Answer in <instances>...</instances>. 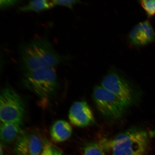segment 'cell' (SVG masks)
Wrapping results in <instances>:
<instances>
[{"instance_id":"1","label":"cell","mask_w":155,"mask_h":155,"mask_svg":"<svg viewBox=\"0 0 155 155\" xmlns=\"http://www.w3.org/2000/svg\"><path fill=\"white\" fill-rule=\"evenodd\" d=\"M19 55L20 65L25 72L41 67L54 68L64 59L51 42L43 38L35 39L24 45L20 48Z\"/></svg>"},{"instance_id":"2","label":"cell","mask_w":155,"mask_h":155,"mask_svg":"<svg viewBox=\"0 0 155 155\" xmlns=\"http://www.w3.org/2000/svg\"><path fill=\"white\" fill-rule=\"evenodd\" d=\"M149 142L147 132L134 127L119 134L110 144L112 155H146Z\"/></svg>"},{"instance_id":"3","label":"cell","mask_w":155,"mask_h":155,"mask_svg":"<svg viewBox=\"0 0 155 155\" xmlns=\"http://www.w3.org/2000/svg\"><path fill=\"white\" fill-rule=\"evenodd\" d=\"M23 81L27 88L42 99L51 97L59 88L57 73L53 68L41 67L25 72Z\"/></svg>"},{"instance_id":"4","label":"cell","mask_w":155,"mask_h":155,"mask_svg":"<svg viewBox=\"0 0 155 155\" xmlns=\"http://www.w3.org/2000/svg\"><path fill=\"white\" fill-rule=\"evenodd\" d=\"M25 113L24 103L20 96L11 88L4 89L0 97L1 123L22 124Z\"/></svg>"},{"instance_id":"5","label":"cell","mask_w":155,"mask_h":155,"mask_svg":"<svg viewBox=\"0 0 155 155\" xmlns=\"http://www.w3.org/2000/svg\"><path fill=\"white\" fill-rule=\"evenodd\" d=\"M93 97L98 111L104 117L110 120L121 118L127 107L115 95L101 85L95 87Z\"/></svg>"},{"instance_id":"6","label":"cell","mask_w":155,"mask_h":155,"mask_svg":"<svg viewBox=\"0 0 155 155\" xmlns=\"http://www.w3.org/2000/svg\"><path fill=\"white\" fill-rule=\"evenodd\" d=\"M101 86L115 95L127 107L134 102V92L130 83L115 69H111L104 77Z\"/></svg>"},{"instance_id":"7","label":"cell","mask_w":155,"mask_h":155,"mask_svg":"<svg viewBox=\"0 0 155 155\" xmlns=\"http://www.w3.org/2000/svg\"><path fill=\"white\" fill-rule=\"evenodd\" d=\"M45 144L39 135L25 131L17 139L15 151L17 155H32L41 153Z\"/></svg>"},{"instance_id":"8","label":"cell","mask_w":155,"mask_h":155,"mask_svg":"<svg viewBox=\"0 0 155 155\" xmlns=\"http://www.w3.org/2000/svg\"><path fill=\"white\" fill-rule=\"evenodd\" d=\"M130 44L140 47L155 41V32L150 21H145L136 25L128 36Z\"/></svg>"},{"instance_id":"9","label":"cell","mask_w":155,"mask_h":155,"mask_svg":"<svg viewBox=\"0 0 155 155\" xmlns=\"http://www.w3.org/2000/svg\"><path fill=\"white\" fill-rule=\"evenodd\" d=\"M68 117L70 121L76 127H83L92 124L94 118L91 109L85 101H77L70 108Z\"/></svg>"},{"instance_id":"10","label":"cell","mask_w":155,"mask_h":155,"mask_svg":"<svg viewBox=\"0 0 155 155\" xmlns=\"http://www.w3.org/2000/svg\"><path fill=\"white\" fill-rule=\"evenodd\" d=\"M22 124L15 123H1L0 136L4 144L8 145L17 139L22 131Z\"/></svg>"},{"instance_id":"11","label":"cell","mask_w":155,"mask_h":155,"mask_svg":"<svg viewBox=\"0 0 155 155\" xmlns=\"http://www.w3.org/2000/svg\"><path fill=\"white\" fill-rule=\"evenodd\" d=\"M72 128L67 122L64 120L56 121L50 130V136L54 142H61L70 137Z\"/></svg>"},{"instance_id":"12","label":"cell","mask_w":155,"mask_h":155,"mask_svg":"<svg viewBox=\"0 0 155 155\" xmlns=\"http://www.w3.org/2000/svg\"><path fill=\"white\" fill-rule=\"evenodd\" d=\"M53 1L48 0H34L31 1L26 5L19 8V10L22 12H40L51 9L55 6Z\"/></svg>"},{"instance_id":"13","label":"cell","mask_w":155,"mask_h":155,"mask_svg":"<svg viewBox=\"0 0 155 155\" xmlns=\"http://www.w3.org/2000/svg\"><path fill=\"white\" fill-rule=\"evenodd\" d=\"M84 155H105L103 148L101 144L91 143L84 147Z\"/></svg>"},{"instance_id":"14","label":"cell","mask_w":155,"mask_h":155,"mask_svg":"<svg viewBox=\"0 0 155 155\" xmlns=\"http://www.w3.org/2000/svg\"><path fill=\"white\" fill-rule=\"evenodd\" d=\"M139 2L147 16L151 17L155 15V0H142Z\"/></svg>"},{"instance_id":"15","label":"cell","mask_w":155,"mask_h":155,"mask_svg":"<svg viewBox=\"0 0 155 155\" xmlns=\"http://www.w3.org/2000/svg\"><path fill=\"white\" fill-rule=\"evenodd\" d=\"M40 155H63L59 149L51 143H45L43 150Z\"/></svg>"},{"instance_id":"16","label":"cell","mask_w":155,"mask_h":155,"mask_svg":"<svg viewBox=\"0 0 155 155\" xmlns=\"http://www.w3.org/2000/svg\"><path fill=\"white\" fill-rule=\"evenodd\" d=\"M54 2L55 5H58L65 7L70 9H72L74 6L78 3H81L79 1L76 0H69V1H65V0H54Z\"/></svg>"},{"instance_id":"17","label":"cell","mask_w":155,"mask_h":155,"mask_svg":"<svg viewBox=\"0 0 155 155\" xmlns=\"http://www.w3.org/2000/svg\"><path fill=\"white\" fill-rule=\"evenodd\" d=\"M20 1L13 0H3L0 1V7L1 9H5L13 6L20 2Z\"/></svg>"},{"instance_id":"18","label":"cell","mask_w":155,"mask_h":155,"mask_svg":"<svg viewBox=\"0 0 155 155\" xmlns=\"http://www.w3.org/2000/svg\"><path fill=\"white\" fill-rule=\"evenodd\" d=\"M4 152L2 146V144L1 145V153H0V155H4Z\"/></svg>"}]
</instances>
